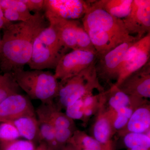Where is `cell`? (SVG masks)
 <instances>
[{
  "mask_svg": "<svg viewBox=\"0 0 150 150\" xmlns=\"http://www.w3.org/2000/svg\"><path fill=\"white\" fill-rule=\"evenodd\" d=\"M49 25L45 14L39 12L26 21L12 23L4 28L0 42V71L13 75L24 70L35 39Z\"/></svg>",
  "mask_w": 150,
  "mask_h": 150,
  "instance_id": "cell-1",
  "label": "cell"
},
{
  "mask_svg": "<svg viewBox=\"0 0 150 150\" xmlns=\"http://www.w3.org/2000/svg\"><path fill=\"white\" fill-rule=\"evenodd\" d=\"M67 50L62 44L57 30L49 24L35 39L27 64L31 70L55 69Z\"/></svg>",
  "mask_w": 150,
  "mask_h": 150,
  "instance_id": "cell-2",
  "label": "cell"
},
{
  "mask_svg": "<svg viewBox=\"0 0 150 150\" xmlns=\"http://www.w3.org/2000/svg\"><path fill=\"white\" fill-rule=\"evenodd\" d=\"M13 75L19 87L30 98L49 103L58 96L60 83L49 71L23 70Z\"/></svg>",
  "mask_w": 150,
  "mask_h": 150,
  "instance_id": "cell-3",
  "label": "cell"
},
{
  "mask_svg": "<svg viewBox=\"0 0 150 150\" xmlns=\"http://www.w3.org/2000/svg\"><path fill=\"white\" fill-rule=\"evenodd\" d=\"M96 62L79 74L64 82H59L60 88L55 103L59 110L66 109L73 103L81 99L97 89L99 93L105 91L97 75Z\"/></svg>",
  "mask_w": 150,
  "mask_h": 150,
  "instance_id": "cell-4",
  "label": "cell"
},
{
  "mask_svg": "<svg viewBox=\"0 0 150 150\" xmlns=\"http://www.w3.org/2000/svg\"><path fill=\"white\" fill-rule=\"evenodd\" d=\"M82 22L84 29H97L106 33L119 44L137 41L135 37L127 32L122 19L108 13L97 4L96 1H91Z\"/></svg>",
  "mask_w": 150,
  "mask_h": 150,
  "instance_id": "cell-5",
  "label": "cell"
},
{
  "mask_svg": "<svg viewBox=\"0 0 150 150\" xmlns=\"http://www.w3.org/2000/svg\"><path fill=\"white\" fill-rule=\"evenodd\" d=\"M150 33L134 42L127 49L121 64L115 85L118 86L127 77L140 69L150 61Z\"/></svg>",
  "mask_w": 150,
  "mask_h": 150,
  "instance_id": "cell-6",
  "label": "cell"
},
{
  "mask_svg": "<svg viewBox=\"0 0 150 150\" xmlns=\"http://www.w3.org/2000/svg\"><path fill=\"white\" fill-rule=\"evenodd\" d=\"M97 54L90 51L72 50L59 61L55 69V77L64 82L79 74L96 61Z\"/></svg>",
  "mask_w": 150,
  "mask_h": 150,
  "instance_id": "cell-7",
  "label": "cell"
},
{
  "mask_svg": "<svg viewBox=\"0 0 150 150\" xmlns=\"http://www.w3.org/2000/svg\"><path fill=\"white\" fill-rule=\"evenodd\" d=\"M135 41L123 42L97 58L99 61L97 63L96 62L95 67L98 79L108 83L111 81L117 80L125 53Z\"/></svg>",
  "mask_w": 150,
  "mask_h": 150,
  "instance_id": "cell-8",
  "label": "cell"
},
{
  "mask_svg": "<svg viewBox=\"0 0 150 150\" xmlns=\"http://www.w3.org/2000/svg\"><path fill=\"white\" fill-rule=\"evenodd\" d=\"M122 21L128 33L137 40L150 33V0H133L131 12Z\"/></svg>",
  "mask_w": 150,
  "mask_h": 150,
  "instance_id": "cell-9",
  "label": "cell"
},
{
  "mask_svg": "<svg viewBox=\"0 0 150 150\" xmlns=\"http://www.w3.org/2000/svg\"><path fill=\"white\" fill-rule=\"evenodd\" d=\"M105 93H103L102 102L92 128L91 137L99 143L101 150H114L112 138L115 131L113 122L108 112L105 104Z\"/></svg>",
  "mask_w": 150,
  "mask_h": 150,
  "instance_id": "cell-10",
  "label": "cell"
},
{
  "mask_svg": "<svg viewBox=\"0 0 150 150\" xmlns=\"http://www.w3.org/2000/svg\"><path fill=\"white\" fill-rule=\"evenodd\" d=\"M28 115H36L28 96L21 93L12 95L0 103V123L9 122Z\"/></svg>",
  "mask_w": 150,
  "mask_h": 150,
  "instance_id": "cell-11",
  "label": "cell"
},
{
  "mask_svg": "<svg viewBox=\"0 0 150 150\" xmlns=\"http://www.w3.org/2000/svg\"><path fill=\"white\" fill-rule=\"evenodd\" d=\"M118 88L128 95L148 99L150 97V61L123 80Z\"/></svg>",
  "mask_w": 150,
  "mask_h": 150,
  "instance_id": "cell-12",
  "label": "cell"
},
{
  "mask_svg": "<svg viewBox=\"0 0 150 150\" xmlns=\"http://www.w3.org/2000/svg\"><path fill=\"white\" fill-rule=\"evenodd\" d=\"M91 1L83 0L44 1L45 13L69 20L83 18L90 4Z\"/></svg>",
  "mask_w": 150,
  "mask_h": 150,
  "instance_id": "cell-13",
  "label": "cell"
},
{
  "mask_svg": "<svg viewBox=\"0 0 150 150\" xmlns=\"http://www.w3.org/2000/svg\"><path fill=\"white\" fill-rule=\"evenodd\" d=\"M49 24L57 30L62 44L67 49L78 50L77 30L81 23L77 20H69L45 13Z\"/></svg>",
  "mask_w": 150,
  "mask_h": 150,
  "instance_id": "cell-14",
  "label": "cell"
},
{
  "mask_svg": "<svg viewBox=\"0 0 150 150\" xmlns=\"http://www.w3.org/2000/svg\"><path fill=\"white\" fill-rule=\"evenodd\" d=\"M150 132L149 101L139 106L134 111L126 126L117 132L118 137H123L129 133Z\"/></svg>",
  "mask_w": 150,
  "mask_h": 150,
  "instance_id": "cell-15",
  "label": "cell"
},
{
  "mask_svg": "<svg viewBox=\"0 0 150 150\" xmlns=\"http://www.w3.org/2000/svg\"><path fill=\"white\" fill-rule=\"evenodd\" d=\"M109 84L110 88L105 92V104L111 117L115 111L121 108L129 106L144 99L128 95L121 91L115 84Z\"/></svg>",
  "mask_w": 150,
  "mask_h": 150,
  "instance_id": "cell-16",
  "label": "cell"
},
{
  "mask_svg": "<svg viewBox=\"0 0 150 150\" xmlns=\"http://www.w3.org/2000/svg\"><path fill=\"white\" fill-rule=\"evenodd\" d=\"M9 123L16 128L21 137L35 143H40L38 120L36 115L23 116Z\"/></svg>",
  "mask_w": 150,
  "mask_h": 150,
  "instance_id": "cell-17",
  "label": "cell"
},
{
  "mask_svg": "<svg viewBox=\"0 0 150 150\" xmlns=\"http://www.w3.org/2000/svg\"><path fill=\"white\" fill-rule=\"evenodd\" d=\"M96 2L110 15L123 19L130 13L133 0H99Z\"/></svg>",
  "mask_w": 150,
  "mask_h": 150,
  "instance_id": "cell-18",
  "label": "cell"
},
{
  "mask_svg": "<svg viewBox=\"0 0 150 150\" xmlns=\"http://www.w3.org/2000/svg\"><path fill=\"white\" fill-rule=\"evenodd\" d=\"M36 115L38 120L40 143L44 142L51 150H58L54 125L43 115L39 114Z\"/></svg>",
  "mask_w": 150,
  "mask_h": 150,
  "instance_id": "cell-19",
  "label": "cell"
},
{
  "mask_svg": "<svg viewBox=\"0 0 150 150\" xmlns=\"http://www.w3.org/2000/svg\"><path fill=\"white\" fill-rule=\"evenodd\" d=\"M148 101V99H143L129 106L121 108L115 111L112 117L115 133L120 131L126 126L133 112L139 106Z\"/></svg>",
  "mask_w": 150,
  "mask_h": 150,
  "instance_id": "cell-20",
  "label": "cell"
},
{
  "mask_svg": "<svg viewBox=\"0 0 150 150\" xmlns=\"http://www.w3.org/2000/svg\"><path fill=\"white\" fill-rule=\"evenodd\" d=\"M97 95L91 93L82 98L83 102V115L82 122L84 127L87 125L92 116L96 115L99 110L102 102V94L103 92Z\"/></svg>",
  "mask_w": 150,
  "mask_h": 150,
  "instance_id": "cell-21",
  "label": "cell"
},
{
  "mask_svg": "<svg viewBox=\"0 0 150 150\" xmlns=\"http://www.w3.org/2000/svg\"><path fill=\"white\" fill-rule=\"evenodd\" d=\"M68 143L78 150H101L96 140L84 131L79 129L75 131Z\"/></svg>",
  "mask_w": 150,
  "mask_h": 150,
  "instance_id": "cell-22",
  "label": "cell"
},
{
  "mask_svg": "<svg viewBox=\"0 0 150 150\" xmlns=\"http://www.w3.org/2000/svg\"><path fill=\"white\" fill-rule=\"evenodd\" d=\"M21 90L13 75L0 71V103L12 95L21 93Z\"/></svg>",
  "mask_w": 150,
  "mask_h": 150,
  "instance_id": "cell-23",
  "label": "cell"
},
{
  "mask_svg": "<svg viewBox=\"0 0 150 150\" xmlns=\"http://www.w3.org/2000/svg\"><path fill=\"white\" fill-rule=\"evenodd\" d=\"M122 138L123 144L127 149L142 147L150 149V132L129 133Z\"/></svg>",
  "mask_w": 150,
  "mask_h": 150,
  "instance_id": "cell-24",
  "label": "cell"
},
{
  "mask_svg": "<svg viewBox=\"0 0 150 150\" xmlns=\"http://www.w3.org/2000/svg\"><path fill=\"white\" fill-rule=\"evenodd\" d=\"M35 143L26 140L0 142V150H35Z\"/></svg>",
  "mask_w": 150,
  "mask_h": 150,
  "instance_id": "cell-25",
  "label": "cell"
},
{
  "mask_svg": "<svg viewBox=\"0 0 150 150\" xmlns=\"http://www.w3.org/2000/svg\"><path fill=\"white\" fill-rule=\"evenodd\" d=\"M77 47L78 50L90 51L97 54L88 34L81 23L78 26L77 30Z\"/></svg>",
  "mask_w": 150,
  "mask_h": 150,
  "instance_id": "cell-26",
  "label": "cell"
},
{
  "mask_svg": "<svg viewBox=\"0 0 150 150\" xmlns=\"http://www.w3.org/2000/svg\"><path fill=\"white\" fill-rule=\"evenodd\" d=\"M21 138L18 131L12 124L9 122L0 123V142H8Z\"/></svg>",
  "mask_w": 150,
  "mask_h": 150,
  "instance_id": "cell-27",
  "label": "cell"
},
{
  "mask_svg": "<svg viewBox=\"0 0 150 150\" xmlns=\"http://www.w3.org/2000/svg\"><path fill=\"white\" fill-rule=\"evenodd\" d=\"M66 115L72 120L82 121L83 115L82 99L78 100L66 108Z\"/></svg>",
  "mask_w": 150,
  "mask_h": 150,
  "instance_id": "cell-28",
  "label": "cell"
},
{
  "mask_svg": "<svg viewBox=\"0 0 150 150\" xmlns=\"http://www.w3.org/2000/svg\"><path fill=\"white\" fill-rule=\"evenodd\" d=\"M3 10L10 9L25 14L31 15V13L22 0H0Z\"/></svg>",
  "mask_w": 150,
  "mask_h": 150,
  "instance_id": "cell-29",
  "label": "cell"
},
{
  "mask_svg": "<svg viewBox=\"0 0 150 150\" xmlns=\"http://www.w3.org/2000/svg\"><path fill=\"white\" fill-rule=\"evenodd\" d=\"M3 11L4 17L6 19L11 22L13 21H26L32 16V14L31 15L25 14L10 9H6Z\"/></svg>",
  "mask_w": 150,
  "mask_h": 150,
  "instance_id": "cell-30",
  "label": "cell"
},
{
  "mask_svg": "<svg viewBox=\"0 0 150 150\" xmlns=\"http://www.w3.org/2000/svg\"><path fill=\"white\" fill-rule=\"evenodd\" d=\"M25 4L30 12L34 13L41 12L44 9V0H22Z\"/></svg>",
  "mask_w": 150,
  "mask_h": 150,
  "instance_id": "cell-31",
  "label": "cell"
},
{
  "mask_svg": "<svg viewBox=\"0 0 150 150\" xmlns=\"http://www.w3.org/2000/svg\"><path fill=\"white\" fill-rule=\"evenodd\" d=\"M12 23H13L9 21L5 18L3 17L1 14L0 13V29H4Z\"/></svg>",
  "mask_w": 150,
  "mask_h": 150,
  "instance_id": "cell-32",
  "label": "cell"
},
{
  "mask_svg": "<svg viewBox=\"0 0 150 150\" xmlns=\"http://www.w3.org/2000/svg\"><path fill=\"white\" fill-rule=\"evenodd\" d=\"M35 150H51L44 142H41L36 146Z\"/></svg>",
  "mask_w": 150,
  "mask_h": 150,
  "instance_id": "cell-33",
  "label": "cell"
},
{
  "mask_svg": "<svg viewBox=\"0 0 150 150\" xmlns=\"http://www.w3.org/2000/svg\"><path fill=\"white\" fill-rule=\"evenodd\" d=\"M62 150H78L76 149L75 147L72 146L71 144H67L66 145V146L65 147L64 149Z\"/></svg>",
  "mask_w": 150,
  "mask_h": 150,
  "instance_id": "cell-34",
  "label": "cell"
},
{
  "mask_svg": "<svg viewBox=\"0 0 150 150\" xmlns=\"http://www.w3.org/2000/svg\"><path fill=\"white\" fill-rule=\"evenodd\" d=\"M126 150H150V149L142 147H136L131 148V149H127Z\"/></svg>",
  "mask_w": 150,
  "mask_h": 150,
  "instance_id": "cell-35",
  "label": "cell"
},
{
  "mask_svg": "<svg viewBox=\"0 0 150 150\" xmlns=\"http://www.w3.org/2000/svg\"><path fill=\"white\" fill-rule=\"evenodd\" d=\"M0 30H1V29H0ZM1 35H0V42H1Z\"/></svg>",
  "mask_w": 150,
  "mask_h": 150,
  "instance_id": "cell-36",
  "label": "cell"
}]
</instances>
